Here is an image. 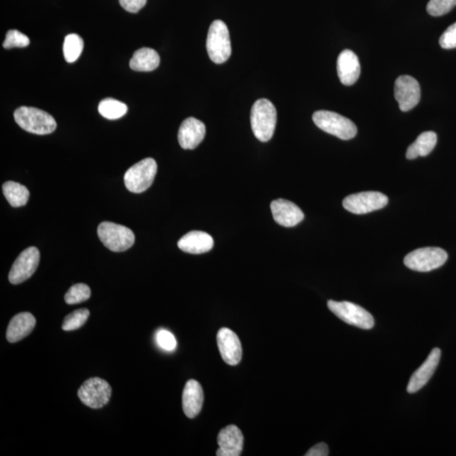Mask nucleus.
Returning <instances> with one entry per match:
<instances>
[{"instance_id": "nucleus-30", "label": "nucleus", "mask_w": 456, "mask_h": 456, "mask_svg": "<svg viewBox=\"0 0 456 456\" xmlns=\"http://www.w3.org/2000/svg\"><path fill=\"white\" fill-rule=\"evenodd\" d=\"M456 6V0H430L427 11L433 16H441L449 13Z\"/></svg>"}, {"instance_id": "nucleus-9", "label": "nucleus", "mask_w": 456, "mask_h": 456, "mask_svg": "<svg viewBox=\"0 0 456 456\" xmlns=\"http://www.w3.org/2000/svg\"><path fill=\"white\" fill-rule=\"evenodd\" d=\"M82 403L93 409H99L110 402L112 387L106 380L95 377L86 380L78 390Z\"/></svg>"}, {"instance_id": "nucleus-20", "label": "nucleus", "mask_w": 456, "mask_h": 456, "mask_svg": "<svg viewBox=\"0 0 456 456\" xmlns=\"http://www.w3.org/2000/svg\"><path fill=\"white\" fill-rule=\"evenodd\" d=\"M177 246L185 253L201 255L212 250L214 240L205 232L192 231L182 236L177 242Z\"/></svg>"}, {"instance_id": "nucleus-33", "label": "nucleus", "mask_w": 456, "mask_h": 456, "mask_svg": "<svg viewBox=\"0 0 456 456\" xmlns=\"http://www.w3.org/2000/svg\"><path fill=\"white\" fill-rule=\"evenodd\" d=\"M147 0H119L121 6L130 13H137L146 6Z\"/></svg>"}, {"instance_id": "nucleus-1", "label": "nucleus", "mask_w": 456, "mask_h": 456, "mask_svg": "<svg viewBox=\"0 0 456 456\" xmlns=\"http://www.w3.org/2000/svg\"><path fill=\"white\" fill-rule=\"evenodd\" d=\"M276 107L268 99H259L254 103L250 115L251 128L259 141L271 140L276 129Z\"/></svg>"}, {"instance_id": "nucleus-8", "label": "nucleus", "mask_w": 456, "mask_h": 456, "mask_svg": "<svg viewBox=\"0 0 456 456\" xmlns=\"http://www.w3.org/2000/svg\"><path fill=\"white\" fill-rule=\"evenodd\" d=\"M327 305L334 315L346 324L363 329H370L375 325L371 314L358 304L329 300Z\"/></svg>"}, {"instance_id": "nucleus-11", "label": "nucleus", "mask_w": 456, "mask_h": 456, "mask_svg": "<svg viewBox=\"0 0 456 456\" xmlns=\"http://www.w3.org/2000/svg\"><path fill=\"white\" fill-rule=\"evenodd\" d=\"M40 262V252L36 247H29L21 252L8 273V281L13 285L23 283L37 271Z\"/></svg>"}, {"instance_id": "nucleus-14", "label": "nucleus", "mask_w": 456, "mask_h": 456, "mask_svg": "<svg viewBox=\"0 0 456 456\" xmlns=\"http://www.w3.org/2000/svg\"><path fill=\"white\" fill-rule=\"evenodd\" d=\"M271 210L276 223L285 228H293L300 223L304 214L300 208L286 199H279L271 204Z\"/></svg>"}, {"instance_id": "nucleus-2", "label": "nucleus", "mask_w": 456, "mask_h": 456, "mask_svg": "<svg viewBox=\"0 0 456 456\" xmlns=\"http://www.w3.org/2000/svg\"><path fill=\"white\" fill-rule=\"evenodd\" d=\"M15 120L21 129L35 134H49L57 128L53 116L33 107H21L14 112Z\"/></svg>"}, {"instance_id": "nucleus-18", "label": "nucleus", "mask_w": 456, "mask_h": 456, "mask_svg": "<svg viewBox=\"0 0 456 456\" xmlns=\"http://www.w3.org/2000/svg\"><path fill=\"white\" fill-rule=\"evenodd\" d=\"M339 79L345 86H353L358 80L361 66L358 56L349 49L343 50L337 59Z\"/></svg>"}, {"instance_id": "nucleus-4", "label": "nucleus", "mask_w": 456, "mask_h": 456, "mask_svg": "<svg viewBox=\"0 0 456 456\" xmlns=\"http://www.w3.org/2000/svg\"><path fill=\"white\" fill-rule=\"evenodd\" d=\"M206 49L213 62L223 64L232 54L229 30L223 21H213L207 35Z\"/></svg>"}, {"instance_id": "nucleus-5", "label": "nucleus", "mask_w": 456, "mask_h": 456, "mask_svg": "<svg viewBox=\"0 0 456 456\" xmlns=\"http://www.w3.org/2000/svg\"><path fill=\"white\" fill-rule=\"evenodd\" d=\"M158 172L153 158H146L129 168L124 175V185L130 192L141 194L148 189Z\"/></svg>"}, {"instance_id": "nucleus-25", "label": "nucleus", "mask_w": 456, "mask_h": 456, "mask_svg": "<svg viewBox=\"0 0 456 456\" xmlns=\"http://www.w3.org/2000/svg\"><path fill=\"white\" fill-rule=\"evenodd\" d=\"M128 107L125 103L114 98H105L100 102L98 112L104 118L115 120L127 114Z\"/></svg>"}, {"instance_id": "nucleus-12", "label": "nucleus", "mask_w": 456, "mask_h": 456, "mask_svg": "<svg viewBox=\"0 0 456 456\" xmlns=\"http://www.w3.org/2000/svg\"><path fill=\"white\" fill-rule=\"evenodd\" d=\"M394 98L399 110L408 112L418 105L421 98L420 86L415 78L410 76H402L397 78L394 83Z\"/></svg>"}, {"instance_id": "nucleus-24", "label": "nucleus", "mask_w": 456, "mask_h": 456, "mask_svg": "<svg viewBox=\"0 0 456 456\" xmlns=\"http://www.w3.org/2000/svg\"><path fill=\"white\" fill-rule=\"evenodd\" d=\"M3 193L4 197L13 207L24 206L28 203L30 197L27 187L13 181L4 182Z\"/></svg>"}, {"instance_id": "nucleus-7", "label": "nucleus", "mask_w": 456, "mask_h": 456, "mask_svg": "<svg viewBox=\"0 0 456 456\" xmlns=\"http://www.w3.org/2000/svg\"><path fill=\"white\" fill-rule=\"evenodd\" d=\"M98 234L103 245L114 252L128 250L136 240L132 230L110 221H103L100 224Z\"/></svg>"}, {"instance_id": "nucleus-26", "label": "nucleus", "mask_w": 456, "mask_h": 456, "mask_svg": "<svg viewBox=\"0 0 456 456\" xmlns=\"http://www.w3.org/2000/svg\"><path fill=\"white\" fill-rule=\"evenodd\" d=\"M84 49V42L77 34H69L64 38V56L68 63H74L79 59Z\"/></svg>"}, {"instance_id": "nucleus-10", "label": "nucleus", "mask_w": 456, "mask_h": 456, "mask_svg": "<svg viewBox=\"0 0 456 456\" xmlns=\"http://www.w3.org/2000/svg\"><path fill=\"white\" fill-rule=\"evenodd\" d=\"M389 199L385 194L376 191H366L349 195L343 199L342 205L353 214L362 215L382 209L387 206Z\"/></svg>"}, {"instance_id": "nucleus-16", "label": "nucleus", "mask_w": 456, "mask_h": 456, "mask_svg": "<svg viewBox=\"0 0 456 456\" xmlns=\"http://www.w3.org/2000/svg\"><path fill=\"white\" fill-rule=\"evenodd\" d=\"M219 449L217 456H240L243 447L241 430L235 425H229L221 430L217 437Z\"/></svg>"}, {"instance_id": "nucleus-28", "label": "nucleus", "mask_w": 456, "mask_h": 456, "mask_svg": "<svg viewBox=\"0 0 456 456\" xmlns=\"http://www.w3.org/2000/svg\"><path fill=\"white\" fill-rule=\"evenodd\" d=\"M90 289L84 283H78L71 286L64 296V300L68 304L83 303L90 297Z\"/></svg>"}, {"instance_id": "nucleus-6", "label": "nucleus", "mask_w": 456, "mask_h": 456, "mask_svg": "<svg viewBox=\"0 0 456 456\" xmlns=\"http://www.w3.org/2000/svg\"><path fill=\"white\" fill-rule=\"evenodd\" d=\"M447 259L448 255L440 247H421L408 254L404 259V264L412 271L428 272L441 267Z\"/></svg>"}, {"instance_id": "nucleus-23", "label": "nucleus", "mask_w": 456, "mask_h": 456, "mask_svg": "<svg viewBox=\"0 0 456 456\" xmlns=\"http://www.w3.org/2000/svg\"><path fill=\"white\" fill-rule=\"evenodd\" d=\"M437 144V134L433 131L423 132L416 138L414 143L408 147L407 158L414 160L419 156H426L431 153Z\"/></svg>"}, {"instance_id": "nucleus-29", "label": "nucleus", "mask_w": 456, "mask_h": 456, "mask_svg": "<svg viewBox=\"0 0 456 456\" xmlns=\"http://www.w3.org/2000/svg\"><path fill=\"white\" fill-rule=\"evenodd\" d=\"M30 45V39L25 34L17 30H8L6 40L3 43L4 49H11L13 47H25Z\"/></svg>"}, {"instance_id": "nucleus-21", "label": "nucleus", "mask_w": 456, "mask_h": 456, "mask_svg": "<svg viewBox=\"0 0 456 456\" xmlns=\"http://www.w3.org/2000/svg\"><path fill=\"white\" fill-rule=\"evenodd\" d=\"M35 325H36V319L30 312H21L13 317L7 328L8 341L15 343L23 340L33 332Z\"/></svg>"}, {"instance_id": "nucleus-34", "label": "nucleus", "mask_w": 456, "mask_h": 456, "mask_svg": "<svg viewBox=\"0 0 456 456\" xmlns=\"http://www.w3.org/2000/svg\"><path fill=\"white\" fill-rule=\"evenodd\" d=\"M329 455V447L325 443H320V444L312 447L308 451L305 456H327Z\"/></svg>"}, {"instance_id": "nucleus-19", "label": "nucleus", "mask_w": 456, "mask_h": 456, "mask_svg": "<svg viewBox=\"0 0 456 456\" xmlns=\"http://www.w3.org/2000/svg\"><path fill=\"white\" fill-rule=\"evenodd\" d=\"M182 410L189 419H194L202 409L204 393L201 384L194 380L187 382L182 392Z\"/></svg>"}, {"instance_id": "nucleus-32", "label": "nucleus", "mask_w": 456, "mask_h": 456, "mask_svg": "<svg viewBox=\"0 0 456 456\" xmlns=\"http://www.w3.org/2000/svg\"><path fill=\"white\" fill-rule=\"evenodd\" d=\"M156 340L162 349L167 351H173L175 349L177 342L175 336L171 332L168 331H160L156 334Z\"/></svg>"}, {"instance_id": "nucleus-22", "label": "nucleus", "mask_w": 456, "mask_h": 456, "mask_svg": "<svg viewBox=\"0 0 456 456\" xmlns=\"http://www.w3.org/2000/svg\"><path fill=\"white\" fill-rule=\"evenodd\" d=\"M160 64V56L158 52L149 47L136 51L129 61V66L136 71L149 72L155 71Z\"/></svg>"}, {"instance_id": "nucleus-3", "label": "nucleus", "mask_w": 456, "mask_h": 456, "mask_svg": "<svg viewBox=\"0 0 456 456\" xmlns=\"http://www.w3.org/2000/svg\"><path fill=\"white\" fill-rule=\"evenodd\" d=\"M317 127L341 140L349 141L358 133L357 126L346 117L332 111L320 110L312 115Z\"/></svg>"}, {"instance_id": "nucleus-17", "label": "nucleus", "mask_w": 456, "mask_h": 456, "mask_svg": "<svg viewBox=\"0 0 456 456\" xmlns=\"http://www.w3.org/2000/svg\"><path fill=\"white\" fill-rule=\"evenodd\" d=\"M440 357V349H434L432 350L426 361L411 375L409 383L407 385L408 393L418 392L424 385H427L436 370Z\"/></svg>"}, {"instance_id": "nucleus-13", "label": "nucleus", "mask_w": 456, "mask_h": 456, "mask_svg": "<svg viewBox=\"0 0 456 456\" xmlns=\"http://www.w3.org/2000/svg\"><path fill=\"white\" fill-rule=\"evenodd\" d=\"M217 346L226 363L235 366L242 359V346L240 338L228 328H221L216 337Z\"/></svg>"}, {"instance_id": "nucleus-15", "label": "nucleus", "mask_w": 456, "mask_h": 456, "mask_svg": "<svg viewBox=\"0 0 456 456\" xmlns=\"http://www.w3.org/2000/svg\"><path fill=\"white\" fill-rule=\"evenodd\" d=\"M206 125L201 120L188 118L182 122L177 139L182 149L193 150L201 144L206 136Z\"/></svg>"}, {"instance_id": "nucleus-31", "label": "nucleus", "mask_w": 456, "mask_h": 456, "mask_svg": "<svg viewBox=\"0 0 456 456\" xmlns=\"http://www.w3.org/2000/svg\"><path fill=\"white\" fill-rule=\"evenodd\" d=\"M440 45L443 49H451L456 47V23L445 30L440 38Z\"/></svg>"}, {"instance_id": "nucleus-27", "label": "nucleus", "mask_w": 456, "mask_h": 456, "mask_svg": "<svg viewBox=\"0 0 456 456\" xmlns=\"http://www.w3.org/2000/svg\"><path fill=\"white\" fill-rule=\"evenodd\" d=\"M90 311L88 308H81L71 312L65 317L62 325L64 332L76 331L86 324L88 320Z\"/></svg>"}]
</instances>
